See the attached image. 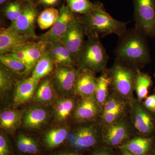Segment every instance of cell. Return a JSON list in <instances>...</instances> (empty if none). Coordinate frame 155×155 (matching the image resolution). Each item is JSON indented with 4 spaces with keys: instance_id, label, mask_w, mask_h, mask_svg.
<instances>
[{
    "instance_id": "obj_32",
    "label": "cell",
    "mask_w": 155,
    "mask_h": 155,
    "mask_svg": "<svg viewBox=\"0 0 155 155\" xmlns=\"http://www.w3.org/2000/svg\"><path fill=\"white\" fill-rule=\"evenodd\" d=\"M126 107L125 106L118 108L110 112L102 113V121L104 125L113 124L123 119L125 116Z\"/></svg>"
},
{
    "instance_id": "obj_17",
    "label": "cell",
    "mask_w": 155,
    "mask_h": 155,
    "mask_svg": "<svg viewBox=\"0 0 155 155\" xmlns=\"http://www.w3.org/2000/svg\"><path fill=\"white\" fill-rule=\"evenodd\" d=\"M39 81L31 77L20 81L15 89L14 102L16 104H25L31 99L38 86Z\"/></svg>"
},
{
    "instance_id": "obj_42",
    "label": "cell",
    "mask_w": 155,
    "mask_h": 155,
    "mask_svg": "<svg viewBox=\"0 0 155 155\" xmlns=\"http://www.w3.org/2000/svg\"><path fill=\"white\" fill-rule=\"evenodd\" d=\"M122 155H134L131 153L130 152L128 151L127 150H122Z\"/></svg>"
},
{
    "instance_id": "obj_10",
    "label": "cell",
    "mask_w": 155,
    "mask_h": 155,
    "mask_svg": "<svg viewBox=\"0 0 155 155\" xmlns=\"http://www.w3.org/2000/svg\"><path fill=\"white\" fill-rule=\"evenodd\" d=\"M130 104L131 124L137 132L148 136L155 129L154 120L147 109L138 101H133Z\"/></svg>"
},
{
    "instance_id": "obj_27",
    "label": "cell",
    "mask_w": 155,
    "mask_h": 155,
    "mask_svg": "<svg viewBox=\"0 0 155 155\" xmlns=\"http://www.w3.org/2000/svg\"><path fill=\"white\" fill-rule=\"evenodd\" d=\"M0 61L3 66L17 74H23L28 72V68L25 64L16 60L10 54L1 55Z\"/></svg>"
},
{
    "instance_id": "obj_25",
    "label": "cell",
    "mask_w": 155,
    "mask_h": 155,
    "mask_svg": "<svg viewBox=\"0 0 155 155\" xmlns=\"http://www.w3.org/2000/svg\"><path fill=\"white\" fill-rule=\"evenodd\" d=\"M59 12L60 11L58 9L53 7L45 9L37 19L39 28L42 30L51 28L57 21L59 17Z\"/></svg>"
},
{
    "instance_id": "obj_45",
    "label": "cell",
    "mask_w": 155,
    "mask_h": 155,
    "mask_svg": "<svg viewBox=\"0 0 155 155\" xmlns=\"http://www.w3.org/2000/svg\"></svg>"
},
{
    "instance_id": "obj_16",
    "label": "cell",
    "mask_w": 155,
    "mask_h": 155,
    "mask_svg": "<svg viewBox=\"0 0 155 155\" xmlns=\"http://www.w3.org/2000/svg\"><path fill=\"white\" fill-rule=\"evenodd\" d=\"M101 110L95 98H82L75 109L74 117L78 121H88L96 118Z\"/></svg>"
},
{
    "instance_id": "obj_2",
    "label": "cell",
    "mask_w": 155,
    "mask_h": 155,
    "mask_svg": "<svg viewBox=\"0 0 155 155\" xmlns=\"http://www.w3.org/2000/svg\"><path fill=\"white\" fill-rule=\"evenodd\" d=\"M80 19L88 38L100 39L111 34L116 35L120 37L127 30L128 22L114 19L100 2L95 3L94 9L82 15Z\"/></svg>"
},
{
    "instance_id": "obj_24",
    "label": "cell",
    "mask_w": 155,
    "mask_h": 155,
    "mask_svg": "<svg viewBox=\"0 0 155 155\" xmlns=\"http://www.w3.org/2000/svg\"><path fill=\"white\" fill-rule=\"evenodd\" d=\"M46 111L41 108H36L28 111L24 119L25 127L35 128L44 123L47 118Z\"/></svg>"
},
{
    "instance_id": "obj_35",
    "label": "cell",
    "mask_w": 155,
    "mask_h": 155,
    "mask_svg": "<svg viewBox=\"0 0 155 155\" xmlns=\"http://www.w3.org/2000/svg\"><path fill=\"white\" fill-rule=\"evenodd\" d=\"M22 8L23 6L18 2H12L9 3L5 8V15L11 22H14L20 16Z\"/></svg>"
},
{
    "instance_id": "obj_13",
    "label": "cell",
    "mask_w": 155,
    "mask_h": 155,
    "mask_svg": "<svg viewBox=\"0 0 155 155\" xmlns=\"http://www.w3.org/2000/svg\"><path fill=\"white\" fill-rule=\"evenodd\" d=\"M75 84V92L82 98L95 97L97 78L90 69H80Z\"/></svg>"
},
{
    "instance_id": "obj_22",
    "label": "cell",
    "mask_w": 155,
    "mask_h": 155,
    "mask_svg": "<svg viewBox=\"0 0 155 155\" xmlns=\"http://www.w3.org/2000/svg\"><path fill=\"white\" fill-rule=\"evenodd\" d=\"M54 63L48 53V49L34 68L31 78L39 81L49 74L54 69Z\"/></svg>"
},
{
    "instance_id": "obj_38",
    "label": "cell",
    "mask_w": 155,
    "mask_h": 155,
    "mask_svg": "<svg viewBox=\"0 0 155 155\" xmlns=\"http://www.w3.org/2000/svg\"><path fill=\"white\" fill-rule=\"evenodd\" d=\"M142 104L148 110L155 113V94L147 97Z\"/></svg>"
},
{
    "instance_id": "obj_26",
    "label": "cell",
    "mask_w": 155,
    "mask_h": 155,
    "mask_svg": "<svg viewBox=\"0 0 155 155\" xmlns=\"http://www.w3.org/2000/svg\"><path fill=\"white\" fill-rule=\"evenodd\" d=\"M17 147L20 152L28 155L37 154L39 151L37 142L24 134H20L17 137Z\"/></svg>"
},
{
    "instance_id": "obj_18",
    "label": "cell",
    "mask_w": 155,
    "mask_h": 155,
    "mask_svg": "<svg viewBox=\"0 0 155 155\" xmlns=\"http://www.w3.org/2000/svg\"><path fill=\"white\" fill-rule=\"evenodd\" d=\"M110 86V80L108 75V69H107L99 77L97 78L95 93V98L102 110L109 96Z\"/></svg>"
},
{
    "instance_id": "obj_14",
    "label": "cell",
    "mask_w": 155,
    "mask_h": 155,
    "mask_svg": "<svg viewBox=\"0 0 155 155\" xmlns=\"http://www.w3.org/2000/svg\"><path fill=\"white\" fill-rule=\"evenodd\" d=\"M30 38L9 29L1 28L0 31V54H10L14 48L29 42Z\"/></svg>"
},
{
    "instance_id": "obj_5",
    "label": "cell",
    "mask_w": 155,
    "mask_h": 155,
    "mask_svg": "<svg viewBox=\"0 0 155 155\" xmlns=\"http://www.w3.org/2000/svg\"><path fill=\"white\" fill-rule=\"evenodd\" d=\"M135 26L150 38L155 37V0H132Z\"/></svg>"
},
{
    "instance_id": "obj_21",
    "label": "cell",
    "mask_w": 155,
    "mask_h": 155,
    "mask_svg": "<svg viewBox=\"0 0 155 155\" xmlns=\"http://www.w3.org/2000/svg\"><path fill=\"white\" fill-rule=\"evenodd\" d=\"M48 45L49 43L42 40L36 42L29 41L25 44V50L32 69L34 68L39 60L46 51Z\"/></svg>"
},
{
    "instance_id": "obj_34",
    "label": "cell",
    "mask_w": 155,
    "mask_h": 155,
    "mask_svg": "<svg viewBox=\"0 0 155 155\" xmlns=\"http://www.w3.org/2000/svg\"><path fill=\"white\" fill-rule=\"evenodd\" d=\"M25 44L14 48L10 54L16 60L25 64L29 72L32 69L30 60L25 50Z\"/></svg>"
},
{
    "instance_id": "obj_29",
    "label": "cell",
    "mask_w": 155,
    "mask_h": 155,
    "mask_svg": "<svg viewBox=\"0 0 155 155\" xmlns=\"http://www.w3.org/2000/svg\"><path fill=\"white\" fill-rule=\"evenodd\" d=\"M19 118L20 116L19 113L16 111H4L0 115L1 127L6 130H12L18 125Z\"/></svg>"
},
{
    "instance_id": "obj_44",
    "label": "cell",
    "mask_w": 155,
    "mask_h": 155,
    "mask_svg": "<svg viewBox=\"0 0 155 155\" xmlns=\"http://www.w3.org/2000/svg\"><path fill=\"white\" fill-rule=\"evenodd\" d=\"M21 1H22V2H26L32 3L33 0H21Z\"/></svg>"
},
{
    "instance_id": "obj_36",
    "label": "cell",
    "mask_w": 155,
    "mask_h": 155,
    "mask_svg": "<svg viewBox=\"0 0 155 155\" xmlns=\"http://www.w3.org/2000/svg\"><path fill=\"white\" fill-rule=\"evenodd\" d=\"M13 84V79L11 74L1 67L0 70V89L1 92L9 90Z\"/></svg>"
},
{
    "instance_id": "obj_28",
    "label": "cell",
    "mask_w": 155,
    "mask_h": 155,
    "mask_svg": "<svg viewBox=\"0 0 155 155\" xmlns=\"http://www.w3.org/2000/svg\"><path fill=\"white\" fill-rule=\"evenodd\" d=\"M67 6L73 13L80 14H87L94 9L95 3L89 0H67Z\"/></svg>"
},
{
    "instance_id": "obj_12",
    "label": "cell",
    "mask_w": 155,
    "mask_h": 155,
    "mask_svg": "<svg viewBox=\"0 0 155 155\" xmlns=\"http://www.w3.org/2000/svg\"><path fill=\"white\" fill-rule=\"evenodd\" d=\"M54 79L56 85L61 91L65 92L75 91V83L80 72V69L74 67L55 65Z\"/></svg>"
},
{
    "instance_id": "obj_9",
    "label": "cell",
    "mask_w": 155,
    "mask_h": 155,
    "mask_svg": "<svg viewBox=\"0 0 155 155\" xmlns=\"http://www.w3.org/2000/svg\"><path fill=\"white\" fill-rule=\"evenodd\" d=\"M37 15V11L32 3L27 2L23 6L21 14L18 19L12 22L8 28L30 38H37L35 29Z\"/></svg>"
},
{
    "instance_id": "obj_20",
    "label": "cell",
    "mask_w": 155,
    "mask_h": 155,
    "mask_svg": "<svg viewBox=\"0 0 155 155\" xmlns=\"http://www.w3.org/2000/svg\"><path fill=\"white\" fill-rule=\"evenodd\" d=\"M152 84V81L149 75L142 72L140 69H137L135 91L137 95V101L140 102L148 97L149 89Z\"/></svg>"
},
{
    "instance_id": "obj_41",
    "label": "cell",
    "mask_w": 155,
    "mask_h": 155,
    "mask_svg": "<svg viewBox=\"0 0 155 155\" xmlns=\"http://www.w3.org/2000/svg\"><path fill=\"white\" fill-rule=\"evenodd\" d=\"M92 155H112V154L110 151L106 150H102L96 152Z\"/></svg>"
},
{
    "instance_id": "obj_43",
    "label": "cell",
    "mask_w": 155,
    "mask_h": 155,
    "mask_svg": "<svg viewBox=\"0 0 155 155\" xmlns=\"http://www.w3.org/2000/svg\"><path fill=\"white\" fill-rule=\"evenodd\" d=\"M8 0H0V4L1 5H3L8 2Z\"/></svg>"
},
{
    "instance_id": "obj_8",
    "label": "cell",
    "mask_w": 155,
    "mask_h": 155,
    "mask_svg": "<svg viewBox=\"0 0 155 155\" xmlns=\"http://www.w3.org/2000/svg\"><path fill=\"white\" fill-rule=\"evenodd\" d=\"M102 131L94 125L80 126L68 134L67 138L69 144L75 150H81L95 145Z\"/></svg>"
},
{
    "instance_id": "obj_7",
    "label": "cell",
    "mask_w": 155,
    "mask_h": 155,
    "mask_svg": "<svg viewBox=\"0 0 155 155\" xmlns=\"http://www.w3.org/2000/svg\"><path fill=\"white\" fill-rule=\"evenodd\" d=\"M59 11L57 21L49 30L41 36V40L48 43L60 41L72 22L78 19L65 5H62Z\"/></svg>"
},
{
    "instance_id": "obj_30",
    "label": "cell",
    "mask_w": 155,
    "mask_h": 155,
    "mask_svg": "<svg viewBox=\"0 0 155 155\" xmlns=\"http://www.w3.org/2000/svg\"><path fill=\"white\" fill-rule=\"evenodd\" d=\"M54 96L51 81L45 79L41 82L36 92V97L39 101L47 103L51 101Z\"/></svg>"
},
{
    "instance_id": "obj_11",
    "label": "cell",
    "mask_w": 155,
    "mask_h": 155,
    "mask_svg": "<svg viewBox=\"0 0 155 155\" xmlns=\"http://www.w3.org/2000/svg\"><path fill=\"white\" fill-rule=\"evenodd\" d=\"M124 118L118 122L104 126L102 137L104 141L112 146L120 145L128 139L131 132V126Z\"/></svg>"
},
{
    "instance_id": "obj_3",
    "label": "cell",
    "mask_w": 155,
    "mask_h": 155,
    "mask_svg": "<svg viewBox=\"0 0 155 155\" xmlns=\"http://www.w3.org/2000/svg\"><path fill=\"white\" fill-rule=\"evenodd\" d=\"M108 72L110 80V87L113 92L126 101H133L137 69L116 58Z\"/></svg>"
},
{
    "instance_id": "obj_40",
    "label": "cell",
    "mask_w": 155,
    "mask_h": 155,
    "mask_svg": "<svg viewBox=\"0 0 155 155\" xmlns=\"http://www.w3.org/2000/svg\"><path fill=\"white\" fill-rule=\"evenodd\" d=\"M53 155H79L77 152L73 150L61 151L56 153Z\"/></svg>"
},
{
    "instance_id": "obj_23",
    "label": "cell",
    "mask_w": 155,
    "mask_h": 155,
    "mask_svg": "<svg viewBox=\"0 0 155 155\" xmlns=\"http://www.w3.org/2000/svg\"><path fill=\"white\" fill-rule=\"evenodd\" d=\"M67 129L60 128L53 129L47 132L43 139L45 146L49 149H52L61 145L68 135Z\"/></svg>"
},
{
    "instance_id": "obj_6",
    "label": "cell",
    "mask_w": 155,
    "mask_h": 155,
    "mask_svg": "<svg viewBox=\"0 0 155 155\" xmlns=\"http://www.w3.org/2000/svg\"><path fill=\"white\" fill-rule=\"evenodd\" d=\"M84 26L80 18L72 22L60 41L70 51L76 63L85 45Z\"/></svg>"
},
{
    "instance_id": "obj_15",
    "label": "cell",
    "mask_w": 155,
    "mask_h": 155,
    "mask_svg": "<svg viewBox=\"0 0 155 155\" xmlns=\"http://www.w3.org/2000/svg\"><path fill=\"white\" fill-rule=\"evenodd\" d=\"M48 51L55 65L74 67L76 63L70 51L60 41L49 43Z\"/></svg>"
},
{
    "instance_id": "obj_19",
    "label": "cell",
    "mask_w": 155,
    "mask_h": 155,
    "mask_svg": "<svg viewBox=\"0 0 155 155\" xmlns=\"http://www.w3.org/2000/svg\"><path fill=\"white\" fill-rule=\"evenodd\" d=\"M151 142V139L139 137L128 140L119 147L134 155H144L149 149Z\"/></svg>"
},
{
    "instance_id": "obj_1",
    "label": "cell",
    "mask_w": 155,
    "mask_h": 155,
    "mask_svg": "<svg viewBox=\"0 0 155 155\" xmlns=\"http://www.w3.org/2000/svg\"><path fill=\"white\" fill-rule=\"evenodd\" d=\"M147 37L136 26L126 30L119 37L115 50L116 59L136 69H140L150 62Z\"/></svg>"
},
{
    "instance_id": "obj_37",
    "label": "cell",
    "mask_w": 155,
    "mask_h": 155,
    "mask_svg": "<svg viewBox=\"0 0 155 155\" xmlns=\"http://www.w3.org/2000/svg\"><path fill=\"white\" fill-rule=\"evenodd\" d=\"M11 150L9 142L2 134L0 135V155H11Z\"/></svg>"
},
{
    "instance_id": "obj_4",
    "label": "cell",
    "mask_w": 155,
    "mask_h": 155,
    "mask_svg": "<svg viewBox=\"0 0 155 155\" xmlns=\"http://www.w3.org/2000/svg\"><path fill=\"white\" fill-rule=\"evenodd\" d=\"M108 60L107 51L100 39L88 38L79 57L78 64L80 69L102 73L107 69Z\"/></svg>"
},
{
    "instance_id": "obj_33",
    "label": "cell",
    "mask_w": 155,
    "mask_h": 155,
    "mask_svg": "<svg viewBox=\"0 0 155 155\" xmlns=\"http://www.w3.org/2000/svg\"><path fill=\"white\" fill-rule=\"evenodd\" d=\"M125 101H126L122 99L113 92L112 94H109L108 99L103 108L102 114L110 112L118 108L125 107Z\"/></svg>"
},
{
    "instance_id": "obj_39",
    "label": "cell",
    "mask_w": 155,
    "mask_h": 155,
    "mask_svg": "<svg viewBox=\"0 0 155 155\" xmlns=\"http://www.w3.org/2000/svg\"><path fill=\"white\" fill-rule=\"evenodd\" d=\"M59 2L60 0H38V4L48 6L50 8L57 5Z\"/></svg>"
},
{
    "instance_id": "obj_31",
    "label": "cell",
    "mask_w": 155,
    "mask_h": 155,
    "mask_svg": "<svg viewBox=\"0 0 155 155\" xmlns=\"http://www.w3.org/2000/svg\"><path fill=\"white\" fill-rule=\"evenodd\" d=\"M74 102L71 99H64L59 102L56 106V114L60 121L65 120L72 112Z\"/></svg>"
}]
</instances>
